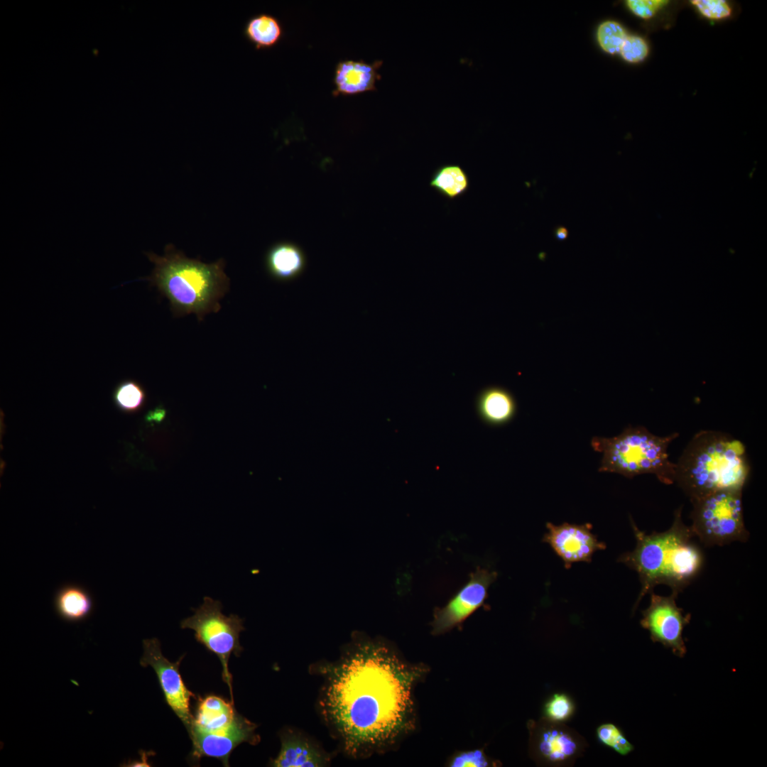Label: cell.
Wrapping results in <instances>:
<instances>
[{"mask_svg": "<svg viewBox=\"0 0 767 767\" xmlns=\"http://www.w3.org/2000/svg\"><path fill=\"white\" fill-rule=\"evenodd\" d=\"M381 61L371 63L364 60H344L335 67L334 94L354 95L376 89V81L381 77L379 69Z\"/></svg>", "mask_w": 767, "mask_h": 767, "instance_id": "4fadbf2b", "label": "cell"}, {"mask_svg": "<svg viewBox=\"0 0 767 767\" xmlns=\"http://www.w3.org/2000/svg\"><path fill=\"white\" fill-rule=\"evenodd\" d=\"M691 3L703 16L709 19L726 18L731 13L730 5L724 0H692Z\"/></svg>", "mask_w": 767, "mask_h": 767, "instance_id": "484cf974", "label": "cell"}, {"mask_svg": "<svg viewBox=\"0 0 767 767\" xmlns=\"http://www.w3.org/2000/svg\"><path fill=\"white\" fill-rule=\"evenodd\" d=\"M476 406L481 418L494 425L510 421L516 410L512 394L499 386H490L482 390L477 398Z\"/></svg>", "mask_w": 767, "mask_h": 767, "instance_id": "e0dca14e", "label": "cell"}, {"mask_svg": "<svg viewBox=\"0 0 767 767\" xmlns=\"http://www.w3.org/2000/svg\"><path fill=\"white\" fill-rule=\"evenodd\" d=\"M222 609L219 601L205 597L203 603L194 609L195 614L180 622V627L193 630L196 641L219 658L222 678L229 687L231 702L234 703L232 676L228 662L232 653L238 656L242 651L239 635L244 628L243 619L238 615L226 616Z\"/></svg>", "mask_w": 767, "mask_h": 767, "instance_id": "52a82bcc", "label": "cell"}, {"mask_svg": "<svg viewBox=\"0 0 767 767\" xmlns=\"http://www.w3.org/2000/svg\"><path fill=\"white\" fill-rule=\"evenodd\" d=\"M636 540L632 551L621 554L618 562L635 570L641 589L634 605L636 610L642 598L658 584H666L672 592L682 591L698 575L704 564L700 548L693 540L690 526L682 520V506L674 514L669 529L647 534L640 530L631 518Z\"/></svg>", "mask_w": 767, "mask_h": 767, "instance_id": "7a4b0ae2", "label": "cell"}, {"mask_svg": "<svg viewBox=\"0 0 767 767\" xmlns=\"http://www.w3.org/2000/svg\"><path fill=\"white\" fill-rule=\"evenodd\" d=\"M651 602L647 609L642 611L641 626L648 631L653 643H660L665 648H670L673 653L682 658L687 648L682 637L685 626L691 619V614H685L682 609L676 604L678 594L672 592L664 597L651 592Z\"/></svg>", "mask_w": 767, "mask_h": 767, "instance_id": "9c48e42d", "label": "cell"}, {"mask_svg": "<svg viewBox=\"0 0 767 767\" xmlns=\"http://www.w3.org/2000/svg\"><path fill=\"white\" fill-rule=\"evenodd\" d=\"M692 504L690 528L706 546L724 545L746 541L742 491L714 492L690 501Z\"/></svg>", "mask_w": 767, "mask_h": 767, "instance_id": "8992f818", "label": "cell"}, {"mask_svg": "<svg viewBox=\"0 0 767 767\" xmlns=\"http://www.w3.org/2000/svg\"><path fill=\"white\" fill-rule=\"evenodd\" d=\"M143 648L140 665L143 668L151 666L154 670L166 703L189 731L194 719L190 702L195 695L187 689L179 671L184 656L176 662H170L162 653L160 641L156 638L144 639Z\"/></svg>", "mask_w": 767, "mask_h": 767, "instance_id": "ba28073f", "label": "cell"}, {"mask_svg": "<svg viewBox=\"0 0 767 767\" xmlns=\"http://www.w3.org/2000/svg\"><path fill=\"white\" fill-rule=\"evenodd\" d=\"M348 655L330 674L324 711L352 753L388 747L414 727L413 690L422 670L368 638Z\"/></svg>", "mask_w": 767, "mask_h": 767, "instance_id": "6da1fadb", "label": "cell"}, {"mask_svg": "<svg viewBox=\"0 0 767 767\" xmlns=\"http://www.w3.org/2000/svg\"><path fill=\"white\" fill-rule=\"evenodd\" d=\"M496 577V572L477 567L457 593L444 606L435 611L432 633L440 635L449 631L481 607L487 597L490 585Z\"/></svg>", "mask_w": 767, "mask_h": 767, "instance_id": "30bf717a", "label": "cell"}, {"mask_svg": "<svg viewBox=\"0 0 767 767\" xmlns=\"http://www.w3.org/2000/svg\"><path fill=\"white\" fill-rule=\"evenodd\" d=\"M555 237L558 240H564L567 237L568 232L564 227H558L555 231Z\"/></svg>", "mask_w": 767, "mask_h": 767, "instance_id": "4dcf8cb0", "label": "cell"}, {"mask_svg": "<svg viewBox=\"0 0 767 767\" xmlns=\"http://www.w3.org/2000/svg\"><path fill=\"white\" fill-rule=\"evenodd\" d=\"M599 740L622 756L631 753L634 746L626 738L622 730L612 723L603 724L597 730Z\"/></svg>", "mask_w": 767, "mask_h": 767, "instance_id": "cb8c5ba5", "label": "cell"}, {"mask_svg": "<svg viewBox=\"0 0 767 767\" xmlns=\"http://www.w3.org/2000/svg\"><path fill=\"white\" fill-rule=\"evenodd\" d=\"M112 399L116 408L121 412L134 413L143 408L147 395L140 383L132 379H125L114 388Z\"/></svg>", "mask_w": 767, "mask_h": 767, "instance_id": "44dd1931", "label": "cell"}, {"mask_svg": "<svg viewBox=\"0 0 767 767\" xmlns=\"http://www.w3.org/2000/svg\"><path fill=\"white\" fill-rule=\"evenodd\" d=\"M146 255L154 268L143 279L168 299L175 317L194 313L201 321L221 309L219 300L229 288L224 259L205 263L187 258L173 244L165 247L163 256Z\"/></svg>", "mask_w": 767, "mask_h": 767, "instance_id": "3957f363", "label": "cell"}, {"mask_svg": "<svg viewBox=\"0 0 767 767\" xmlns=\"http://www.w3.org/2000/svg\"><path fill=\"white\" fill-rule=\"evenodd\" d=\"M668 3L666 0H628V9L643 19H649Z\"/></svg>", "mask_w": 767, "mask_h": 767, "instance_id": "83f0119b", "label": "cell"}, {"mask_svg": "<svg viewBox=\"0 0 767 767\" xmlns=\"http://www.w3.org/2000/svg\"><path fill=\"white\" fill-rule=\"evenodd\" d=\"M283 34L282 25L274 16L261 13L251 16L244 27L246 38L257 49L275 46Z\"/></svg>", "mask_w": 767, "mask_h": 767, "instance_id": "d6986e66", "label": "cell"}, {"mask_svg": "<svg viewBox=\"0 0 767 767\" xmlns=\"http://www.w3.org/2000/svg\"><path fill=\"white\" fill-rule=\"evenodd\" d=\"M576 748V743L573 739L569 734L559 730H549L544 733L540 744L543 755L552 761H558L570 757L575 752Z\"/></svg>", "mask_w": 767, "mask_h": 767, "instance_id": "7402d4cb", "label": "cell"}, {"mask_svg": "<svg viewBox=\"0 0 767 767\" xmlns=\"http://www.w3.org/2000/svg\"><path fill=\"white\" fill-rule=\"evenodd\" d=\"M628 33L624 26L612 20L601 23L596 32V38L600 48L606 53H619Z\"/></svg>", "mask_w": 767, "mask_h": 767, "instance_id": "603a6c76", "label": "cell"}, {"mask_svg": "<svg viewBox=\"0 0 767 767\" xmlns=\"http://www.w3.org/2000/svg\"><path fill=\"white\" fill-rule=\"evenodd\" d=\"M469 178L458 164H444L436 168L429 182L430 187L452 200L464 195L469 188Z\"/></svg>", "mask_w": 767, "mask_h": 767, "instance_id": "ffe728a7", "label": "cell"}, {"mask_svg": "<svg viewBox=\"0 0 767 767\" xmlns=\"http://www.w3.org/2000/svg\"><path fill=\"white\" fill-rule=\"evenodd\" d=\"M487 761L479 751L463 753L456 757L452 763V766H485Z\"/></svg>", "mask_w": 767, "mask_h": 767, "instance_id": "f1b7e54d", "label": "cell"}, {"mask_svg": "<svg viewBox=\"0 0 767 767\" xmlns=\"http://www.w3.org/2000/svg\"><path fill=\"white\" fill-rule=\"evenodd\" d=\"M750 473L742 441L724 432L705 430L695 434L675 463L674 483L692 501L718 491H743Z\"/></svg>", "mask_w": 767, "mask_h": 767, "instance_id": "277c9868", "label": "cell"}, {"mask_svg": "<svg viewBox=\"0 0 767 767\" xmlns=\"http://www.w3.org/2000/svg\"><path fill=\"white\" fill-rule=\"evenodd\" d=\"M679 435L658 436L643 426H629L618 435L594 437L592 448L602 455L599 472L633 478L653 474L663 484L675 482V463L668 454L670 444Z\"/></svg>", "mask_w": 767, "mask_h": 767, "instance_id": "5b68a950", "label": "cell"}, {"mask_svg": "<svg viewBox=\"0 0 767 767\" xmlns=\"http://www.w3.org/2000/svg\"><path fill=\"white\" fill-rule=\"evenodd\" d=\"M619 53L625 61L629 63H638L648 56L649 47L643 38L628 35Z\"/></svg>", "mask_w": 767, "mask_h": 767, "instance_id": "d4e9b609", "label": "cell"}, {"mask_svg": "<svg viewBox=\"0 0 767 767\" xmlns=\"http://www.w3.org/2000/svg\"><path fill=\"white\" fill-rule=\"evenodd\" d=\"M255 727L254 724L239 715L229 728L219 732L208 733L192 729L188 732L192 742V757L195 761L202 757H212L229 766V756L239 744L258 741Z\"/></svg>", "mask_w": 767, "mask_h": 767, "instance_id": "7c38bea8", "label": "cell"}, {"mask_svg": "<svg viewBox=\"0 0 767 767\" xmlns=\"http://www.w3.org/2000/svg\"><path fill=\"white\" fill-rule=\"evenodd\" d=\"M548 532L543 542L548 543L555 553L563 561L566 569L573 563L591 562L595 552L606 548V544L592 533V525L563 523L555 525L546 523Z\"/></svg>", "mask_w": 767, "mask_h": 767, "instance_id": "8fae6325", "label": "cell"}, {"mask_svg": "<svg viewBox=\"0 0 767 767\" xmlns=\"http://www.w3.org/2000/svg\"><path fill=\"white\" fill-rule=\"evenodd\" d=\"M165 412L164 409H163L161 408H156L153 411H151L148 413L147 419L148 420H153L155 421L161 420L163 419V416L165 415Z\"/></svg>", "mask_w": 767, "mask_h": 767, "instance_id": "f546056e", "label": "cell"}, {"mask_svg": "<svg viewBox=\"0 0 767 767\" xmlns=\"http://www.w3.org/2000/svg\"><path fill=\"white\" fill-rule=\"evenodd\" d=\"M324 758L320 753L304 739L294 736H285L282 739L281 749L273 761L272 766L277 767H315L321 766Z\"/></svg>", "mask_w": 767, "mask_h": 767, "instance_id": "ac0fdd59", "label": "cell"}, {"mask_svg": "<svg viewBox=\"0 0 767 767\" xmlns=\"http://www.w3.org/2000/svg\"><path fill=\"white\" fill-rule=\"evenodd\" d=\"M574 706L570 699L563 694H555L545 705L547 717L555 721L567 719L573 712Z\"/></svg>", "mask_w": 767, "mask_h": 767, "instance_id": "4316f807", "label": "cell"}, {"mask_svg": "<svg viewBox=\"0 0 767 767\" xmlns=\"http://www.w3.org/2000/svg\"><path fill=\"white\" fill-rule=\"evenodd\" d=\"M306 263L305 254L297 245L280 242L273 245L266 255V267L270 276L279 281L299 276Z\"/></svg>", "mask_w": 767, "mask_h": 767, "instance_id": "9a60e30c", "label": "cell"}, {"mask_svg": "<svg viewBox=\"0 0 767 767\" xmlns=\"http://www.w3.org/2000/svg\"><path fill=\"white\" fill-rule=\"evenodd\" d=\"M239 716L231 701L215 695L199 697L190 731L195 729L203 732H219L229 728Z\"/></svg>", "mask_w": 767, "mask_h": 767, "instance_id": "5bb4252c", "label": "cell"}, {"mask_svg": "<svg viewBox=\"0 0 767 767\" xmlns=\"http://www.w3.org/2000/svg\"><path fill=\"white\" fill-rule=\"evenodd\" d=\"M54 607L58 616L67 622L76 623L87 619L94 609L89 592L76 584L60 587L54 597Z\"/></svg>", "mask_w": 767, "mask_h": 767, "instance_id": "2e32d148", "label": "cell"}]
</instances>
